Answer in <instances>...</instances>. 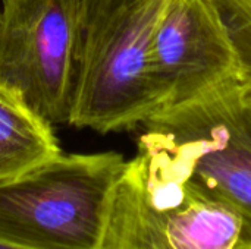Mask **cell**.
<instances>
[{"instance_id": "5", "label": "cell", "mask_w": 251, "mask_h": 249, "mask_svg": "<svg viewBox=\"0 0 251 249\" xmlns=\"http://www.w3.org/2000/svg\"><path fill=\"white\" fill-rule=\"evenodd\" d=\"M81 0H0V84L51 125L69 122Z\"/></svg>"}, {"instance_id": "10", "label": "cell", "mask_w": 251, "mask_h": 249, "mask_svg": "<svg viewBox=\"0 0 251 249\" xmlns=\"http://www.w3.org/2000/svg\"><path fill=\"white\" fill-rule=\"evenodd\" d=\"M247 90H249V95H250V100H251V87L247 85Z\"/></svg>"}, {"instance_id": "1", "label": "cell", "mask_w": 251, "mask_h": 249, "mask_svg": "<svg viewBox=\"0 0 251 249\" xmlns=\"http://www.w3.org/2000/svg\"><path fill=\"white\" fill-rule=\"evenodd\" d=\"M96 249H251V219L140 136L107 197Z\"/></svg>"}, {"instance_id": "8", "label": "cell", "mask_w": 251, "mask_h": 249, "mask_svg": "<svg viewBox=\"0 0 251 249\" xmlns=\"http://www.w3.org/2000/svg\"><path fill=\"white\" fill-rule=\"evenodd\" d=\"M237 48L244 84L251 87V0H216Z\"/></svg>"}, {"instance_id": "2", "label": "cell", "mask_w": 251, "mask_h": 249, "mask_svg": "<svg viewBox=\"0 0 251 249\" xmlns=\"http://www.w3.org/2000/svg\"><path fill=\"white\" fill-rule=\"evenodd\" d=\"M163 0H81L68 125L131 131L162 113L153 34Z\"/></svg>"}, {"instance_id": "9", "label": "cell", "mask_w": 251, "mask_h": 249, "mask_svg": "<svg viewBox=\"0 0 251 249\" xmlns=\"http://www.w3.org/2000/svg\"><path fill=\"white\" fill-rule=\"evenodd\" d=\"M0 249H28L24 248V247H19V245H15L12 242H7L4 239H0Z\"/></svg>"}, {"instance_id": "7", "label": "cell", "mask_w": 251, "mask_h": 249, "mask_svg": "<svg viewBox=\"0 0 251 249\" xmlns=\"http://www.w3.org/2000/svg\"><path fill=\"white\" fill-rule=\"evenodd\" d=\"M51 126L16 92L0 84V182L62 153Z\"/></svg>"}, {"instance_id": "4", "label": "cell", "mask_w": 251, "mask_h": 249, "mask_svg": "<svg viewBox=\"0 0 251 249\" xmlns=\"http://www.w3.org/2000/svg\"><path fill=\"white\" fill-rule=\"evenodd\" d=\"M141 138L171 154L207 192L251 219V100L246 84L166 110Z\"/></svg>"}, {"instance_id": "3", "label": "cell", "mask_w": 251, "mask_h": 249, "mask_svg": "<svg viewBox=\"0 0 251 249\" xmlns=\"http://www.w3.org/2000/svg\"><path fill=\"white\" fill-rule=\"evenodd\" d=\"M125 164L115 151L60 153L0 182V239L28 249H96L107 197Z\"/></svg>"}, {"instance_id": "6", "label": "cell", "mask_w": 251, "mask_h": 249, "mask_svg": "<svg viewBox=\"0 0 251 249\" xmlns=\"http://www.w3.org/2000/svg\"><path fill=\"white\" fill-rule=\"evenodd\" d=\"M162 113L244 84L216 0H163L151 45Z\"/></svg>"}]
</instances>
